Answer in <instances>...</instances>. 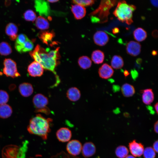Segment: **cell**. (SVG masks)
<instances>
[{
	"instance_id": "cell-1",
	"label": "cell",
	"mask_w": 158,
	"mask_h": 158,
	"mask_svg": "<svg viewBox=\"0 0 158 158\" xmlns=\"http://www.w3.org/2000/svg\"><path fill=\"white\" fill-rule=\"evenodd\" d=\"M59 49L57 48L53 50L45 49L37 44L33 50L29 53L32 58L40 64L44 69L51 71L54 74L57 84L59 83L60 80L55 69L59 59Z\"/></svg>"
},
{
	"instance_id": "cell-2",
	"label": "cell",
	"mask_w": 158,
	"mask_h": 158,
	"mask_svg": "<svg viewBox=\"0 0 158 158\" xmlns=\"http://www.w3.org/2000/svg\"><path fill=\"white\" fill-rule=\"evenodd\" d=\"M52 119L46 118L40 114L31 118L27 127V130L30 133L40 137L46 140L50 131V123Z\"/></svg>"
},
{
	"instance_id": "cell-3",
	"label": "cell",
	"mask_w": 158,
	"mask_h": 158,
	"mask_svg": "<svg viewBox=\"0 0 158 158\" xmlns=\"http://www.w3.org/2000/svg\"><path fill=\"white\" fill-rule=\"evenodd\" d=\"M116 0H102L99 6L91 12L90 15L93 22L103 23L108 21L109 10L117 3Z\"/></svg>"
},
{
	"instance_id": "cell-4",
	"label": "cell",
	"mask_w": 158,
	"mask_h": 158,
	"mask_svg": "<svg viewBox=\"0 0 158 158\" xmlns=\"http://www.w3.org/2000/svg\"><path fill=\"white\" fill-rule=\"evenodd\" d=\"M136 8L135 6L127 4L125 1H119L113 14L120 21L130 25L133 22V13Z\"/></svg>"
},
{
	"instance_id": "cell-5",
	"label": "cell",
	"mask_w": 158,
	"mask_h": 158,
	"mask_svg": "<svg viewBox=\"0 0 158 158\" xmlns=\"http://www.w3.org/2000/svg\"><path fill=\"white\" fill-rule=\"evenodd\" d=\"M15 47L18 52L23 53L31 51L33 48L34 45L26 35L20 34L16 40Z\"/></svg>"
},
{
	"instance_id": "cell-6",
	"label": "cell",
	"mask_w": 158,
	"mask_h": 158,
	"mask_svg": "<svg viewBox=\"0 0 158 158\" xmlns=\"http://www.w3.org/2000/svg\"><path fill=\"white\" fill-rule=\"evenodd\" d=\"M32 102L35 108V112L44 113L47 115L50 111L47 107L49 101L48 98L41 94H37L33 97Z\"/></svg>"
},
{
	"instance_id": "cell-7",
	"label": "cell",
	"mask_w": 158,
	"mask_h": 158,
	"mask_svg": "<svg viewBox=\"0 0 158 158\" xmlns=\"http://www.w3.org/2000/svg\"><path fill=\"white\" fill-rule=\"evenodd\" d=\"M3 64V73L6 76L14 78L20 76L18 71L16 63L13 60L10 59H6Z\"/></svg>"
},
{
	"instance_id": "cell-8",
	"label": "cell",
	"mask_w": 158,
	"mask_h": 158,
	"mask_svg": "<svg viewBox=\"0 0 158 158\" xmlns=\"http://www.w3.org/2000/svg\"><path fill=\"white\" fill-rule=\"evenodd\" d=\"M82 147V144L79 140H73L68 142L66 148L68 154L76 157L81 152Z\"/></svg>"
},
{
	"instance_id": "cell-9",
	"label": "cell",
	"mask_w": 158,
	"mask_h": 158,
	"mask_svg": "<svg viewBox=\"0 0 158 158\" xmlns=\"http://www.w3.org/2000/svg\"><path fill=\"white\" fill-rule=\"evenodd\" d=\"M20 147L17 145H9L4 147L2 151L3 158H18Z\"/></svg>"
},
{
	"instance_id": "cell-10",
	"label": "cell",
	"mask_w": 158,
	"mask_h": 158,
	"mask_svg": "<svg viewBox=\"0 0 158 158\" xmlns=\"http://www.w3.org/2000/svg\"><path fill=\"white\" fill-rule=\"evenodd\" d=\"M27 71L29 75L32 77H40L43 74L44 69L39 63L34 61L28 66Z\"/></svg>"
},
{
	"instance_id": "cell-11",
	"label": "cell",
	"mask_w": 158,
	"mask_h": 158,
	"mask_svg": "<svg viewBox=\"0 0 158 158\" xmlns=\"http://www.w3.org/2000/svg\"><path fill=\"white\" fill-rule=\"evenodd\" d=\"M35 7L36 11L41 16H47L50 12V7L48 2L44 0H35Z\"/></svg>"
},
{
	"instance_id": "cell-12",
	"label": "cell",
	"mask_w": 158,
	"mask_h": 158,
	"mask_svg": "<svg viewBox=\"0 0 158 158\" xmlns=\"http://www.w3.org/2000/svg\"><path fill=\"white\" fill-rule=\"evenodd\" d=\"M128 147L130 152L134 156L140 157L143 154V145L141 143L136 142L135 140L129 143Z\"/></svg>"
},
{
	"instance_id": "cell-13",
	"label": "cell",
	"mask_w": 158,
	"mask_h": 158,
	"mask_svg": "<svg viewBox=\"0 0 158 158\" xmlns=\"http://www.w3.org/2000/svg\"><path fill=\"white\" fill-rule=\"evenodd\" d=\"M141 45L138 42L131 41L129 42L126 46L127 53L133 56L138 55L141 51Z\"/></svg>"
},
{
	"instance_id": "cell-14",
	"label": "cell",
	"mask_w": 158,
	"mask_h": 158,
	"mask_svg": "<svg viewBox=\"0 0 158 158\" xmlns=\"http://www.w3.org/2000/svg\"><path fill=\"white\" fill-rule=\"evenodd\" d=\"M56 135L58 140L62 142H66L70 140L72 136L71 130L68 128L62 127L57 131Z\"/></svg>"
},
{
	"instance_id": "cell-15",
	"label": "cell",
	"mask_w": 158,
	"mask_h": 158,
	"mask_svg": "<svg viewBox=\"0 0 158 158\" xmlns=\"http://www.w3.org/2000/svg\"><path fill=\"white\" fill-rule=\"evenodd\" d=\"M93 39L95 43L100 46L105 45L109 40L107 34L102 31H98L96 32L93 36Z\"/></svg>"
},
{
	"instance_id": "cell-16",
	"label": "cell",
	"mask_w": 158,
	"mask_h": 158,
	"mask_svg": "<svg viewBox=\"0 0 158 158\" xmlns=\"http://www.w3.org/2000/svg\"><path fill=\"white\" fill-rule=\"evenodd\" d=\"M114 73L112 67L108 64H103L99 68L98 73L99 77L104 79H107L111 77Z\"/></svg>"
},
{
	"instance_id": "cell-17",
	"label": "cell",
	"mask_w": 158,
	"mask_h": 158,
	"mask_svg": "<svg viewBox=\"0 0 158 158\" xmlns=\"http://www.w3.org/2000/svg\"><path fill=\"white\" fill-rule=\"evenodd\" d=\"M83 156L88 158L94 155L96 152V148L94 144L90 142H85L82 146V151Z\"/></svg>"
},
{
	"instance_id": "cell-18",
	"label": "cell",
	"mask_w": 158,
	"mask_h": 158,
	"mask_svg": "<svg viewBox=\"0 0 158 158\" xmlns=\"http://www.w3.org/2000/svg\"><path fill=\"white\" fill-rule=\"evenodd\" d=\"M18 90L21 95L25 97L30 96L33 92L32 85L28 83H23L19 86Z\"/></svg>"
},
{
	"instance_id": "cell-19",
	"label": "cell",
	"mask_w": 158,
	"mask_h": 158,
	"mask_svg": "<svg viewBox=\"0 0 158 158\" xmlns=\"http://www.w3.org/2000/svg\"><path fill=\"white\" fill-rule=\"evenodd\" d=\"M5 32L11 40L14 41L16 40L18 36V28L15 24L12 23L8 24L6 27Z\"/></svg>"
},
{
	"instance_id": "cell-20",
	"label": "cell",
	"mask_w": 158,
	"mask_h": 158,
	"mask_svg": "<svg viewBox=\"0 0 158 158\" xmlns=\"http://www.w3.org/2000/svg\"><path fill=\"white\" fill-rule=\"evenodd\" d=\"M71 10L75 18L78 20L83 18L86 13L85 8L84 6L77 4L72 6Z\"/></svg>"
},
{
	"instance_id": "cell-21",
	"label": "cell",
	"mask_w": 158,
	"mask_h": 158,
	"mask_svg": "<svg viewBox=\"0 0 158 158\" xmlns=\"http://www.w3.org/2000/svg\"><path fill=\"white\" fill-rule=\"evenodd\" d=\"M142 99L144 103L146 105L150 104L154 99V95L151 89H147L142 90Z\"/></svg>"
},
{
	"instance_id": "cell-22",
	"label": "cell",
	"mask_w": 158,
	"mask_h": 158,
	"mask_svg": "<svg viewBox=\"0 0 158 158\" xmlns=\"http://www.w3.org/2000/svg\"><path fill=\"white\" fill-rule=\"evenodd\" d=\"M66 96L70 101L75 102L80 97L81 93L77 87H73L69 88L67 91Z\"/></svg>"
},
{
	"instance_id": "cell-23",
	"label": "cell",
	"mask_w": 158,
	"mask_h": 158,
	"mask_svg": "<svg viewBox=\"0 0 158 158\" xmlns=\"http://www.w3.org/2000/svg\"><path fill=\"white\" fill-rule=\"evenodd\" d=\"M12 112V108L8 104L0 105V118L4 119L7 118L11 116Z\"/></svg>"
},
{
	"instance_id": "cell-24",
	"label": "cell",
	"mask_w": 158,
	"mask_h": 158,
	"mask_svg": "<svg viewBox=\"0 0 158 158\" xmlns=\"http://www.w3.org/2000/svg\"><path fill=\"white\" fill-rule=\"evenodd\" d=\"M121 90L122 94L126 97L133 96L135 92L134 86L127 83L123 85L121 87Z\"/></svg>"
},
{
	"instance_id": "cell-25",
	"label": "cell",
	"mask_w": 158,
	"mask_h": 158,
	"mask_svg": "<svg viewBox=\"0 0 158 158\" xmlns=\"http://www.w3.org/2000/svg\"><path fill=\"white\" fill-rule=\"evenodd\" d=\"M104 58V53L102 51L97 50L94 51L91 55V59L95 63L99 64L103 63Z\"/></svg>"
},
{
	"instance_id": "cell-26",
	"label": "cell",
	"mask_w": 158,
	"mask_h": 158,
	"mask_svg": "<svg viewBox=\"0 0 158 158\" xmlns=\"http://www.w3.org/2000/svg\"><path fill=\"white\" fill-rule=\"evenodd\" d=\"M134 39L138 42L145 40L147 37V33L143 28H139L134 30L133 32Z\"/></svg>"
},
{
	"instance_id": "cell-27",
	"label": "cell",
	"mask_w": 158,
	"mask_h": 158,
	"mask_svg": "<svg viewBox=\"0 0 158 158\" xmlns=\"http://www.w3.org/2000/svg\"><path fill=\"white\" fill-rule=\"evenodd\" d=\"M35 24L38 28L42 30L47 29L49 27V24L48 21L41 16L37 18Z\"/></svg>"
},
{
	"instance_id": "cell-28",
	"label": "cell",
	"mask_w": 158,
	"mask_h": 158,
	"mask_svg": "<svg viewBox=\"0 0 158 158\" xmlns=\"http://www.w3.org/2000/svg\"><path fill=\"white\" fill-rule=\"evenodd\" d=\"M111 65L112 68H114L119 69L121 68L124 65L122 58L120 56H114L111 60Z\"/></svg>"
},
{
	"instance_id": "cell-29",
	"label": "cell",
	"mask_w": 158,
	"mask_h": 158,
	"mask_svg": "<svg viewBox=\"0 0 158 158\" xmlns=\"http://www.w3.org/2000/svg\"><path fill=\"white\" fill-rule=\"evenodd\" d=\"M78 62L80 67L84 69L89 68L92 65L91 60L86 56H83L80 57L78 60Z\"/></svg>"
},
{
	"instance_id": "cell-30",
	"label": "cell",
	"mask_w": 158,
	"mask_h": 158,
	"mask_svg": "<svg viewBox=\"0 0 158 158\" xmlns=\"http://www.w3.org/2000/svg\"><path fill=\"white\" fill-rule=\"evenodd\" d=\"M115 153L118 158H125L128 154L129 151L126 147L123 145H120L116 149Z\"/></svg>"
},
{
	"instance_id": "cell-31",
	"label": "cell",
	"mask_w": 158,
	"mask_h": 158,
	"mask_svg": "<svg viewBox=\"0 0 158 158\" xmlns=\"http://www.w3.org/2000/svg\"><path fill=\"white\" fill-rule=\"evenodd\" d=\"M12 52V48L8 43L4 42L0 43V54L1 55H8Z\"/></svg>"
},
{
	"instance_id": "cell-32",
	"label": "cell",
	"mask_w": 158,
	"mask_h": 158,
	"mask_svg": "<svg viewBox=\"0 0 158 158\" xmlns=\"http://www.w3.org/2000/svg\"><path fill=\"white\" fill-rule=\"evenodd\" d=\"M39 37L43 42L47 44L51 40L53 34L48 32H43L39 34Z\"/></svg>"
},
{
	"instance_id": "cell-33",
	"label": "cell",
	"mask_w": 158,
	"mask_h": 158,
	"mask_svg": "<svg viewBox=\"0 0 158 158\" xmlns=\"http://www.w3.org/2000/svg\"><path fill=\"white\" fill-rule=\"evenodd\" d=\"M23 16L25 20L28 21H34L36 19V14L33 11L30 9L25 11Z\"/></svg>"
},
{
	"instance_id": "cell-34",
	"label": "cell",
	"mask_w": 158,
	"mask_h": 158,
	"mask_svg": "<svg viewBox=\"0 0 158 158\" xmlns=\"http://www.w3.org/2000/svg\"><path fill=\"white\" fill-rule=\"evenodd\" d=\"M143 154L144 158H155L156 156L155 152L150 147H146L144 150Z\"/></svg>"
},
{
	"instance_id": "cell-35",
	"label": "cell",
	"mask_w": 158,
	"mask_h": 158,
	"mask_svg": "<svg viewBox=\"0 0 158 158\" xmlns=\"http://www.w3.org/2000/svg\"><path fill=\"white\" fill-rule=\"evenodd\" d=\"M9 96L6 91L0 90V105L6 104L8 101Z\"/></svg>"
},
{
	"instance_id": "cell-36",
	"label": "cell",
	"mask_w": 158,
	"mask_h": 158,
	"mask_svg": "<svg viewBox=\"0 0 158 158\" xmlns=\"http://www.w3.org/2000/svg\"><path fill=\"white\" fill-rule=\"evenodd\" d=\"M73 2L75 4H78L83 6L92 5L95 2L93 0H74Z\"/></svg>"
},
{
	"instance_id": "cell-37",
	"label": "cell",
	"mask_w": 158,
	"mask_h": 158,
	"mask_svg": "<svg viewBox=\"0 0 158 158\" xmlns=\"http://www.w3.org/2000/svg\"><path fill=\"white\" fill-rule=\"evenodd\" d=\"M27 141L25 142L23 146L20 147L18 158H25V152L27 150Z\"/></svg>"
},
{
	"instance_id": "cell-38",
	"label": "cell",
	"mask_w": 158,
	"mask_h": 158,
	"mask_svg": "<svg viewBox=\"0 0 158 158\" xmlns=\"http://www.w3.org/2000/svg\"><path fill=\"white\" fill-rule=\"evenodd\" d=\"M50 158H79L76 156L71 155L63 152H61Z\"/></svg>"
},
{
	"instance_id": "cell-39",
	"label": "cell",
	"mask_w": 158,
	"mask_h": 158,
	"mask_svg": "<svg viewBox=\"0 0 158 158\" xmlns=\"http://www.w3.org/2000/svg\"><path fill=\"white\" fill-rule=\"evenodd\" d=\"M158 140H157L154 143L152 148L155 152L157 153L158 152Z\"/></svg>"
},
{
	"instance_id": "cell-40",
	"label": "cell",
	"mask_w": 158,
	"mask_h": 158,
	"mask_svg": "<svg viewBox=\"0 0 158 158\" xmlns=\"http://www.w3.org/2000/svg\"><path fill=\"white\" fill-rule=\"evenodd\" d=\"M158 121H157L154 123V130L155 132L158 133Z\"/></svg>"
},
{
	"instance_id": "cell-41",
	"label": "cell",
	"mask_w": 158,
	"mask_h": 158,
	"mask_svg": "<svg viewBox=\"0 0 158 158\" xmlns=\"http://www.w3.org/2000/svg\"><path fill=\"white\" fill-rule=\"evenodd\" d=\"M151 3L154 6L157 7L158 6V1L157 0H151Z\"/></svg>"
},
{
	"instance_id": "cell-42",
	"label": "cell",
	"mask_w": 158,
	"mask_h": 158,
	"mask_svg": "<svg viewBox=\"0 0 158 158\" xmlns=\"http://www.w3.org/2000/svg\"><path fill=\"white\" fill-rule=\"evenodd\" d=\"M119 31V29L117 28H115L112 29V32L114 34L118 33Z\"/></svg>"
},
{
	"instance_id": "cell-43",
	"label": "cell",
	"mask_w": 158,
	"mask_h": 158,
	"mask_svg": "<svg viewBox=\"0 0 158 158\" xmlns=\"http://www.w3.org/2000/svg\"><path fill=\"white\" fill-rule=\"evenodd\" d=\"M154 108L156 111V113L157 114H158V102H157L154 105Z\"/></svg>"
},
{
	"instance_id": "cell-44",
	"label": "cell",
	"mask_w": 158,
	"mask_h": 158,
	"mask_svg": "<svg viewBox=\"0 0 158 158\" xmlns=\"http://www.w3.org/2000/svg\"><path fill=\"white\" fill-rule=\"evenodd\" d=\"M123 74L125 77H126L129 75L130 73L128 71L125 70L124 71Z\"/></svg>"
},
{
	"instance_id": "cell-45",
	"label": "cell",
	"mask_w": 158,
	"mask_h": 158,
	"mask_svg": "<svg viewBox=\"0 0 158 158\" xmlns=\"http://www.w3.org/2000/svg\"><path fill=\"white\" fill-rule=\"evenodd\" d=\"M131 74L133 78H135L137 76V72L136 71L135 72V71H132L131 72Z\"/></svg>"
},
{
	"instance_id": "cell-46",
	"label": "cell",
	"mask_w": 158,
	"mask_h": 158,
	"mask_svg": "<svg viewBox=\"0 0 158 158\" xmlns=\"http://www.w3.org/2000/svg\"><path fill=\"white\" fill-rule=\"evenodd\" d=\"M125 158H136L133 155H127Z\"/></svg>"
},
{
	"instance_id": "cell-47",
	"label": "cell",
	"mask_w": 158,
	"mask_h": 158,
	"mask_svg": "<svg viewBox=\"0 0 158 158\" xmlns=\"http://www.w3.org/2000/svg\"><path fill=\"white\" fill-rule=\"evenodd\" d=\"M58 0H47V1L49 2H51V3H54L58 1Z\"/></svg>"
},
{
	"instance_id": "cell-48",
	"label": "cell",
	"mask_w": 158,
	"mask_h": 158,
	"mask_svg": "<svg viewBox=\"0 0 158 158\" xmlns=\"http://www.w3.org/2000/svg\"><path fill=\"white\" fill-rule=\"evenodd\" d=\"M152 54L153 56H155L157 54V51H153L152 52Z\"/></svg>"
}]
</instances>
